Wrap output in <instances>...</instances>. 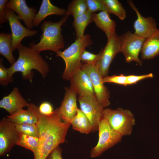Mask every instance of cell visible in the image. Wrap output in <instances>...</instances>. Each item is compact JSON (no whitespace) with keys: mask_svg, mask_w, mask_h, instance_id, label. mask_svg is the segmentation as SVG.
Here are the masks:
<instances>
[{"mask_svg":"<svg viewBox=\"0 0 159 159\" xmlns=\"http://www.w3.org/2000/svg\"><path fill=\"white\" fill-rule=\"evenodd\" d=\"M27 107L37 118L39 132V144L33 153L34 159H45L54 149L65 141L71 123L62 121L59 108L47 115L41 113L38 107L33 103H28Z\"/></svg>","mask_w":159,"mask_h":159,"instance_id":"cell-1","label":"cell"},{"mask_svg":"<svg viewBox=\"0 0 159 159\" xmlns=\"http://www.w3.org/2000/svg\"><path fill=\"white\" fill-rule=\"evenodd\" d=\"M17 49L19 57L15 62L8 68L10 74L13 76L15 73L20 72L23 79L28 80L32 82L33 77L32 70L34 69L45 79L49 72V66L40 53L22 44Z\"/></svg>","mask_w":159,"mask_h":159,"instance_id":"cell-2","label":"cell"},{"mask_svg":"<svg viewBox=\"0 0 159 159\" xmlns=\"http://www.w3.org/2000/svg\"><path fill=\"white\" fill-rule=\"evenodd\" d=\"M68 17V16H64L59 21L55 22L50 20L43 21L40 27L42 34L39 42L36 44L32 42L29 44V47L39 53L47 50L56 53L63 48L64 42L61 27Z\"/></svg>","mask_w":159,"mask_h":159,"instance_id":"cell-3","label":"cell"},{"mask_svg":"<svg viewBox=\"0 0 159 159\" xmlns=\"http://www.w3.org/2000/svg\"><path fill=\"white\" fill-rule=\"evenodd\" d=\"M92 43L91 36L86 34L77 39L75 42L63 51H58L56 56L64 60L65 67L62 77L64 80H70L71 77L80 68L82 63L81 58L85 48Z\"/></svg>","mask_w":159,"mask_h":159,"instance_id":"cell-4","label":"cell"},{"mask_svg":"<svg viewBox=\"0 0 159 159\" xmlns=\"http://www.w3.org/2000/svg\"><path fill=\"white\" fill-rule=\"evenodd\" d=\"M102 116L111 127L122 136L131 134L135 120L130 110L120 108L115 110L104 108Z\"/></svg>","mask_w":159,"mask_h":159,"instance_id":"cell-5","label":"cell"},{"mask_svg":"<svg viewBox=\"0 0 159 159\" xmlns=\"http://www.w3.org/2000/svg\"><path fill=\"white\" fill-rule=\"evenodd\" d=\"M98 130V142L90 153L92 158L100 156L105 151L120 142L122 137L111 127L103 117L99 123Z\"/></svg>","mask_w":159,"mask_h":159,"instance_id":"cell-6","label":"cell"},{"mask_svg":"<svg viewBox=\"0 0 159 159\" xmlns=\"http://www.w3.org/2000/svg\"><path fill=\"white\" fill-rule=\"evenodd\" d=\"M120 37L121 52L123 54L126 62L130 63L134 61L142 66L143 62L139 58V55L145 39L130 31L126 32Z\"/></svg>","mask_w":159,"mask_h":159,"instance_id":"cell-7","label":"cell"},{"mask_svg":"<svg viewBox=\"0 0 159 159\" xmlns=\"http://www.w3.org/2000/svg\"><path fill=\"white\" fill-rule=\"evenodd\" d=\"M80 67L90 78L96 97L101 106L103 108L109 106L110 105V92L102 81V77L98 65L97 63L89 64L82 63Z\"/></svg>","mask_w":159,"mask_h":159,"instance_id":"cell-8","label":"cell"},{"mask_svg":"<svg viewBox=\"0 0 159 159\" xmlns=\"http://www.w3.org/2000/svg\"><path fill=\"white\" fill-rule=\"evenodd\" d=\"M20 133L16 125L7 117L0 121V156L5 155L10 151L19 138Z\"/></svg>","mask_w":159,"mask_h":159,"instance_id":"cell-9","label":"cell"},{"mask_svg":"<svg viewBox=\"0 0 159 159\" xmlns=\"http://www.w3.org/2000/svg\"><path fill=\"white\" fill-rule=\"evenodd\" d=\"M78 100L80 109L87 117L92 125V132L98 130L104 108L101 106L96 96L85 95L78 97Z\"/></svg>","mask_w":159,"mask_h":159,"instance_id":"cell-10","label":"cell"},{"mask_svg":"<svg viewBox=\"0 0 159 159\" xmlns=\"http://www.w3.org/2000/svg\"><path fill=\"white\" fill-rule=\"evenodd\" d=\"M7 18L9 21L12 34V47L13 51L17 49L25 37H32L36 34L38 31L26 28L20 21L21 17L13 11L5 8Z\"/></svg>","mask_w":159,"mask_h":159,"instance_id":"cell-11","label":"cell"},{"mask_svg":"<svg viewBox=\"0 0 159 159\" xmlns=\"http://www.w3.org/2000/svg\"><path fill=\"white\" fill-rule=\"evenodd\" d=\"M119 52H121L120 37L115 32L107 39V44L103 50L100 58L96 63L102 78L108 76L110 64Z\"/></svg>","mask_w":159,"mask_h":159,"instance_id":"cell-12","label":"cell"},{"mask_svg":"<svg viewBox=\"0 0 159 159\" xmlns=\"http://www.w3.org/2000/svg\"><path fill=\"white\" fill-rule=\"evenodd\" d=\"M127 2L137 15V19L134 23V33L141 37L147 38L158 29L155 20L151 17L143 16L132 0H128Z\"/></svg>","mask_w":159,"mask_h":159,"instance_id":"cell-13","label":"cell"},{"mask_svg":"<svg viewBox=\"0 0 159 159\" xmlns=\"http://www.w3.org/2000/svg\"><path fill=\"white\" fill-rule=\"evenodd\" d=\"M70 81V87L79 97L96 96L90 78L81 67L71 77Z\"/></svg>","mask_w":159,"mask_h":159,"instance_id":"cell-14","label":"cell"},{"mask_svg":"<svg viewBox=\"0 0 159 159\" xmlns=\"http://www.w3.org/2000/svg\"><path fill=\"white\" fill-rule=\"evenodd\" d=\"M5 8L15 12L27 28L31 29L34 27V20L37 10L34 7H29L25 0H10Z\"/></svg>","mask_w":159,"mask_h":159,"instance_id":"cell-15","label":"cell"},{"mask_svg":"<svg viewBox=\"0 0 159 159\" xmlns=\"http://www.w3.org/2000/svg\"><path fill=\"white\" fill-rule=\"evenodd\" d=\"M65 90L64 99L59 108L63 121L71 123L78 109L77 105V95L70 87H65Z\"/></svg>","mask_w":159,"mask_h":159,"instance_id":"cell-16","label":"cell"},{"mask_svg":"<svg viewBox=\"0 0 159 159\" xmlns=\"http://www.w3.org/2000/svg\"><path fill=\"white\" fill-rule=\"evenodd\" d=\"M29 103L22 97L16 87L0 101V108L5 109L11 115L19 109L27 107Z\"/></svg>","mask_w":159,"mask_h":159,"instance_id":"cell-17","label":"cell"},{"mask_svg":"<svg viewBox=\"0 0 159 159\" xmlns=\"http://www.w3.org/2000/svg\"><path fill=\"white\" fill-rule=\"evenodd\" d=\"M66 11L64 9L53 5L49 0H43L39 9L34 17V26H38L44 19L49 15L64 16Z\"/></svg>","mask_w":159,"mask_h":159,"instance_id":"cell-18","label":"cell"},{"mask_svg":"<svg viewBox=\"0 0 159 159\" xmlns=\"http://www.w3.org/2000/svg\"><path fill=\"white\" fill-rule=\"evenodd\" d=\"M93 21L96 26L105 32L107 39L115 32L116 24L106 11L94 14Z\"/></svg>","mask_w":159,"mask_h":159,"instance_id":"cell-19","label":"cell"},{"mask_svg":"<svg viewBox=\"0 0 159 159\" xmlns=\"http://www.w3.org/2000/svg\"><path fill=\"white\" fill-rule=\"evenodd\" d=\"M141 52L142 60L152 59L159 55V29L145 39Z\"/></svg>","mask_w":159,"mask_h":159,"instance_id":"cell-20","label":"cell"},{"mask_svg":"<svg viewBox=\"0 0 159 159\" xmlns=\"http://www.w3.org/2000/svg\"><path fill=\"white\" fill-rule=\"evenodd\" d=\"M12 42L11 33H0V54L7 59L11 66L16 61L12 53Z\"/></svg>","mask_w":159,"mask_h":159,"instance_id":"cell-21","label":"cell"},{"mask_svg":"<svg viewBox=\"0 0 159 159\" xmlns=\"http://www.w3.org/2000/svg\"><path fill=\"white\" fill-rule=\"evenodd\" d=\"M71 125L75 130L87 134L92 131V127L89 119L81 110L78 109L76 115L72 119Z\"/></svg>","mask_w":159,"mask_h":159,"instance_id":"cell-22","label":"cell"},{"mask_svg":"<svg viewBox=\"0 0 159 159\" xmlns=\"http://www.w3.org/2000/svg\"><path fill=\"white\" fill-rule=\"evenodd\" d=\"M94 14L87 11L84 14L74 19L73 26L74 28L77 39L83 37L85 29L87 26L93 21Z\"/></svg>","mask_w":159,"mask_h":159,"instance_id":"cell-23","label":"cell"},{"mask_svg":"<svg viewBox=\"0 0 159 159\" xmlns=\"http://www.w3.org/2000/svg\"><path fill=\"white\" fill-rule=\"evenodd\" d=\"M6 117L16 124H36L37 118L36 117L27 109H19L11 115L7 116Z\"/></svg>","mask_w":159,"mask_h":159,"instance_id":"cell-24","label":"cell"},{"mask_svg":"<svg viewBox=\"0 0 159 159\" xmlns=\"http://www.w3.org/2000/svg\"><path fill=\"white\" fill-rule=\"evenodd\" d=\"M87 11L86 0H74L68 4L64 16L71 15L74 19L84 14Z\"/></svg>","mask_w":159,"mask_h":159,"instance_id":"cell-25","label":"cell"},{"mask_svg":"<svg viewBox=\"0 0 159 159\" xmlns=\"http://www.w3.org/2000/svg\"><path fill=\"white\" fill-rule=\"evenodd\" d=\"M105 6L106 11L112 13L120 20H124L126 17L125 11L121 4L117 0H102Z\"/></svg>","mask_w":159,"mask_h":159,"instance_id":"cell-26","label":"cell"},{"mask_svg":"<svg viewBox=\"0 0 159 159\" xmlns=\"http://www.w3.org/2000/svg\"><path fill=\"white\" fill-rule=\"evenodd\" d=\"M39 137L20 133L17 145L31 151L34 153L39 145Z\"/></svg>","mask_w":159,"mask_h":159,"instance_id":"cell-27","label":"cell"},{"mask_svg":"<svg viewBox=\"0 0 159 159\" xmlns=\"http://www.w3.org/2000/svg\"><path fill=\"white\" fill-rule=\"evenodd\" d=\"M15 125L20 133L39 138V130L36 124Z\"/></svg>","mask_w":159,"mask_h":159,"instance_id":"cell-28","label":"cell"},{"mask_svg":"<svg viewBox=\"0 0 159 159\" xmlns=\"http://www.w3.org/2000/svg\"><path fill=\"white\" fill-rule=\"evenodd\" d=\"M102 51V49L98 54H95L85 49L81 55V62L82 63L89 64H96L100 59Z\"/></svg>","mask_w":159,"mask_h":159,"instance_id":"cell-29","label":"cell"},{"mask_svg":"<svg viewBox=\"0 0 159 159\" xmlns=\"http://www.w3.org/2000/svg\"><path fill=\"white\" fill-rule=\"evenodd\" d=\"M3 59L0 58V84L6 87L13 81V79L10 74L8 68H6L3 65Z\"/></svg>","mask_w":159,"mask_h":159,"instance_id":"cell-30","label":"cell"},{"mask_svg":"<svg viewBox=\"0 0 159 159\" xmlns=\"http://www.w3.org/2000/svg\"><path fill=\"white\" fill-rule=\"evenodd\" d=\"M86 1L87 11L91 13L94 14L98 11H106L105 6L102 0H86Z\"/></svg>","mask_w":159,"mask_h":159,"instance_id":"cell-31","label":"cell"},{"mask_svg":"<svg viewBox=\"0 0 159 159\" xmlns=\"http://www.w3.org/2000/svg\"><path fill=\"white\" fill-rule=\"evenodd\" d=\"M127 76L121 74L119 75L107 76L102 78V81L104 83L106 82L112 83L127 86Z\"/></svg>","mask_w":159,"mask_h":159,"instance_id":"cell-32","label":"cell"},{"mask_svg":"<svg viewBox=\"0 0 159 159\" xmlns=\"http://www.w3.org/2000/svg\"><path fill=\"white\" fill-rule=\"evenodd\" d=\"M152 73L140 75H130L127 76L126 83L127 85L135 84L139 81L148 78H153Z\"/></svg>","mask_w":159,"mask_h":159,"instance_id":"cell-33","label":"cell"},{"mask_svg":"<svg viewBox=\"0 0 159 159\" xmlns=\"http://www.w3.org/2000/svg\"><path fill=\"white\" fill-rule=\"evenodd\" d=\"M40 112L44 115H49L51 114L54 110L51 104L47 102H44L41 104L38 107Z\"/></svg>","mask_w":159,"mask_h":159,"instance_id":"cell-34","label":"cell"},{"mask_svg":"<svg viewBox=\"0 0 159 159\" xmlns=\"http://www.w3.org/2000/svg\"><path fill=\"white\" fill-rule=\"evenodd\" d=\"M7 0H0V24L8 21L5 11V6L8 2Z\"/></svg>","mask_w":159,"mask_h":159,"instance_id":"cell-35","label":"cell"},{"mask_svg":"<svg viewBox=\"0 0 159 159\" xmlns=\"http://www.w3.org/2000/svg\"><path fill=\"white\" fill-rule=\"evenodd\" d=\"M62 150L59 146L54 149L45 159H63L62 157Z\"/></svg>","mask_w":159,"mask_h":159,"instance_id":"cell-36","label":"cell"}]
</instances>
